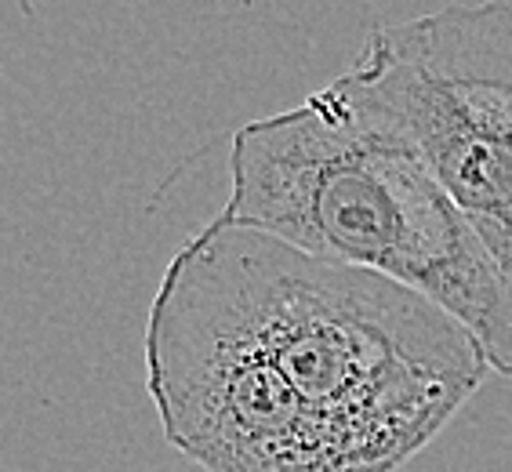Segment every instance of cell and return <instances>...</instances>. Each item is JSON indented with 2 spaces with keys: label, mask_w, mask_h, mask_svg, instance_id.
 Listing matches in <instances>:
<instances>
[{
  "label": "cell",
  "mask_w": 512,
  "mask_h": 472,
  "mask_svg": "<svg viewBox=\"0 0 512 472\" xmlns=\"http://www.w3.org/2000/svg\"><path fill=\"white\" fill-rule=\"evenodd\" d=\"M324 422L353 472H400L491 374L476 335L393 276L207 222L168 262Z\"/></svg>",
  "instance_id": "6da1fadb"
},
{
  "label": "cell",
  "mask_w": 512,
  "mask_h": 472,
  "mask_svg": "<svg viewBox=\"0 0 512 472\" xmlns=\"http://www.w3.org/2000/svg\"><path fill=\"white\" fill-rule=\"evenodd\" d=\"M327 88L418 153L512 284V0L378 26Z\"/></svg>",
  "instance_id": "3957f363"
},
{
  "label": "cell",
  "mask_w": 512,
  "mask_h": 472,
  "mask_svg": "<svg viewBox=\"0 0 512 472\" xmlns=\"http://www.w3.org/2000/svg\"><path fill=\"white\" fill-rule=\"evenodd\" d=\"M164 440L204 472H353L291 385L164 269L142 331Z\"/></svg>",
  "instance_id": "277c9868"
},
{
  "label": "cell",
  "mask_w": 512,
  "mask_h": 472,
  "mask_svg": "<svg viewBox=\"0 0 512 472\" xmlns=\"http://www.w3.org/2000/svg\"><path fill=\"white\" fill-rule=\"evenodd\" d=\"M218 218L422 291L473 331L491 371L512 374V284L418 153L331 88L233 135Z\"/></svg>",
  "instance_id": "7a4b0ae2"
}]
</instances>
